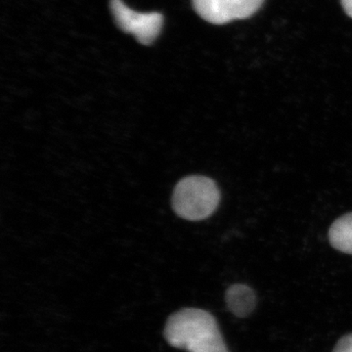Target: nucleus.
I'll return each mask as SVG.
<instances>
[{"instance_id": "nucleus-5", "label": "nucleus", "mask_w": 352, "mask_h": 352, "mask_svg": "<svg viewBox=\"0 0 352 352\" xmlns=\"http://www.w3.org/2000/svg\"><path fill=\"white\" fill-rule=\"evenodd\" d=\"M226 303L228 309L235 316H249L256 305L254 291L243 284H235L226 291Z\"/></svg>"}, {"instance_id": "nucleus-4", "label": "nucleus", "mask_w": 352, "mask_h": 352, "mask_svg": "<svg viewBox=\"0 0 352 352\" xmlns=\"http://www.w3.org/2000/svg\"><path fill=\"white\" fill-rule=\"evenodd\" d=\"M263 2L264 0H192L198 15L214 25L252 17Z\"/></svg>"}, {"instance_id": "nucleus-2", "label": "nucleus", "mask_w": 352, "mask_h": 352, "mask_svg": "<svg viewBox=\"0 0 352 352\" xmlns=\"http://www.w3.org/2000/svg\"><path fill=\"white\" fill-rule=\"evenodd\" d=\"M220 192L217 183L201 175L183 178L173 195L175 214L190 221H200L214 214L219 207Z\"/></svg>"}, {"instance_id": "nucleus-6", "label": "nucleus", "mask_w": 352, "mask_h": 352, "mask_svg": "<svg viewBox=\"0 0 352 352\" xmlns=\"http://www.w3.org/2000/svg\"><path fill=\"white\" fill-rule=\"evenodd\" d=\"M329 239L338 251L352 254V214L344 215L333 222Z\"/></svg>"}, {"instance_id": "nucleus-1", "label": "nucleus", "mask_w": 352, "mask_h": 352, "mask_svg": "<svg viewBox=\"0 0 352 352\" xmlns=\"http://www.w3.org/2000/svg\"><path fill=\"white\" fill-rule=\"evenodd\" d=\"M164 338L170 346L188 352H228L214 317L199 308H184L171 315Z\"/></svg>"}, {"instance_id": "nucleus-3", "label": "nucleus", "mask_w": 352, "mask_h": 352, "mask_svg": "<svg viewBox=\"0 0 352 352\" xmlns=\"http://www.w3.org/2000/svg\"><path fill=\"white\" fill-rule=\"evenodd\" d=\"M110 7L116 24L122 32L135 36L143 45H151L156 41L163 28V14L136 12L122 0H110Z\"/></svg>"}, {"instance_id": "nucleus-8", "label": "nucleus", "mask_w": 352, "mask_h": 352, "mask_svg": "<svg viewBox=\"0 0 352 352\" xmlns=\"http://www.w3.org/2000/svg\"><path fill=\"white\" fill-rule=\"evenodd\" d=\"M340 2L347 15L352 18V0H340Z\"/></svg>"}, {"instance_id": "nucleus-7", "label": "nucleus", "mask_w": 352, "mask_h": 352, "mask_svg": "<svg viewBox=\"0 0 352 352\" xmlns=\"http://www.w3.org/2000/svg\"><path fill=\"white\" fill-rule=\"evenodd\" d=\"M333 352H352V333L342 337Z\"/></svg>"}]
</instances>
